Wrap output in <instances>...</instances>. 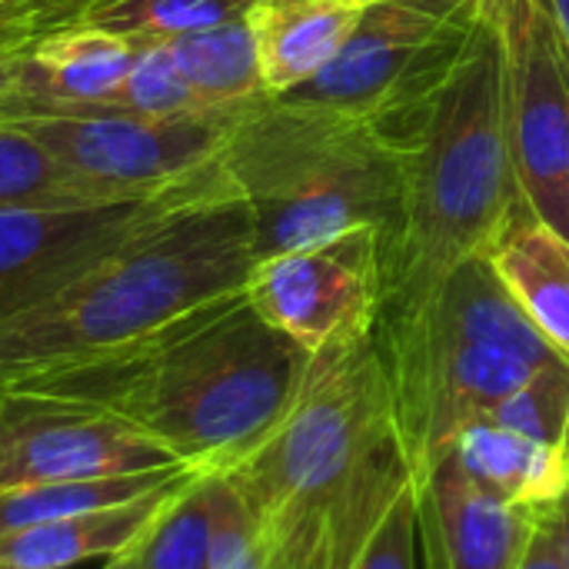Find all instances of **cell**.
<instances>
[{"instance_id": "d4e9b609", "label": "cell", "mask_w": 569, "mask_h": 569, "mask_svg": "<svg viewBox=\"0 0 569 569\" xmlns=\"http://www.w3.org/2000/svg\"><path fill=\"white\" fill-rule=\"evenodd\" d=\"M353 569H420V517H417V483H410L390 507L373 540L367 543Z\"/></svg>"}, {"instance_id": "7a4b0ae2", "label": "cell", "mask_w": 569, "mask_h": 569, "mask_svg": "<svg viewBox=\"0 0 569 569\" xmlns=\"http://www.w3.org/2000/svg\"><path fill=\"white\" fill-rule=\"evenodd\" d=\"M270 569H353L413 483L373 337L313 353L277 430L230 473Z\"/></svg>"}, {"instance_id": "d6a6232c", "label": "cell", "mask_w": 569, "mask_h": 569, "mask_svg": "<svg viewBox=\"0 0 569 569\" xmlns=\"http://www.w3.org/2000/svg\"><path fill=\"white\" fill-rule=\"evenodd\" d=\"M357 3H383V0H357ZM417 3H433V7H473L480 0H417Z\"/></svg>"}, {"instance_id": "6da1fadb", "label": "cell", "mask_w": 569, "mask_h": 569, "mask_svg": "<svg viewBox=\"0 0 569 569\" xmlns=\"http://www.w3.org/2000/svg\"><path fill=\"white\" fill-rule=\"evenodd\" d=\"M310 360L237 290L123 353L13 390L107 413L173 463L223 477L287 417Z\"/></svg>"}, {"instance_id": "f1b7e54d", "label": "cell", "mask_w": 569, "mask_h": 569, "mask_svg": "<svg viewBox=\"0 0 569 569\" xmlns=\"http://www.w3.org/2000/svg\"><path fill=\"white\" fill-rule=\"evenodd\" d=\"M553 523H557V540H560V557L569 569V493L553 507Z\"/></svg>"}, {"instance_id": "484cf974", "label": "cell", "mask_w": 569, "mask_h": 569, "mask_svg": "<svg viewBox=\"0 0 569 569\" xmlns=\"http://www.w3.org/2000/svg\"><path fill=\"white\" fill-rule=\"evenodd\" d=\"M53 30L60 27L40 0H0V57H20Z\"/></svg>"}, {"instance_id": "30bf717a", "label": "cell", "mask_w": 569, "mask_h": 569, "mask_svg": "<svg viewBox=\"0 0 569 569\" xmlns=\"http://www.w3.org/2000/svg\"><path fill=\"white\" fill-rule=\"evenodd\" d=\"M163 467L180 463L107 413L17 390L0 393V493Z\"/></svg>"}, {"instance_id": "8992f818", "label": "cell", "mask_w": 569, "mask_h": 569, "mask_svg": "<svg viewBox=\"0 0 569 569\" xmlns=\"http://www.w3.org/2000/svg\"><path fill=\"white\" fill-rule=\"evenodd\" d=\"M373 340L413 483L433 470L463 427L483 420L507 393L547 370L447 327L423 303L380 313Z\"/></svg>"}, {"instance_id": "cb8c5ba5", "label": "cell", "mask_w": 569, "mask_h": 569, "mask_svg": "<svg viewBox=\"0 0 569 569\" xmlns=\"http://www.w3.org/2000/svg\"><path fill=\"white\" fill-rule=\"evenodd\" d=\"M210 569H270L257 527L227 477H210Z\"/></svg>"}, {"instance_id": "3957f363", "label": "cell", "mask_w": 569, "mask_h": 569, "mask_svg": "<svg viewBox=\"0 0 569 569\" xmlns=\"http://www.w3.org/2000/svg\"><path fill=\"white\" fill-rule=\"evenodd\" d=\"M253 263L250 207L217 157L117 250L0 323V393L143 343L243 290Z\"/></svg>"}, {"instance_id": "836d02e7", "label": "cell", "mask_w": 569, "mask_h": 569, "mask_svg": "<svg viewBox=\"0 0 569 569\" xmlns=\"http://www.w3.org/2000/svg\"><path fill=\"white\" fill-rule=\"evenodd\" d=\"M13 107H17V93H10V97H0V123H3V120H10Z\"/></svg>"}, {"instance_id": "ac0fdd59", "label": "cell", "mask_w": 569, "mask_h": 569, "mask_svg": "<svg viewBox=\"0 0 569 569\" xmlns=\"http://www.w3.org/2000/svg\"><path fill=\"white\" fill-rule=\"evenodd\" d=\"M167 43L183 80L203 107H237L267 93L250 17L180 33Z\"/></svg>"}, {"instance_id": "52a82bcc", "label": "cell", "mask_w": 569, "mask_h": 569, "mask_svg": "<svg viewBox=\"0 0 569 569\" xmlns=\"http://www.w3.org/2000/svg\"><path fill=\"white\" fill-rule=\"evenodd\" d=\"M247 103L140 117L120 110L40 107L17 97L10 123L33 133L100 197L137 200L153 197L217 160Z\"/></svg>"}, {"instance_id": "277c9868", "label": "cell", "mask_w": 569, "mask_h": 569, "mask_svg": "<svg viewBox=\"0 0 569 569\" xmlns=\"http://www.w3.org/2000/svg\"><path fill=\"white\" fill-rule=\"evenodd\" d=\"M527 210L503 100V43L483 7L403 163V217L383 250V307L430 297L463 260L487 257Z\"/></svg>"}, {"instance_id": "4316f807", "label": "cell", "mask_w": 569, "mask_h": 569, "mask_svg": "<svg viewBox=\"0 0 569 569\" xmlns=\"http://www.w3.org/2000/svg\"><path fill=\"white\" fill-rule=\"evenodd\" d=\"M520 569H567L563 557H560V540H557V523H553V510L537 513L527 553Z\"/></svg>"}, {"instance_id": "603a6c76", "label": "cell", "mask_w": 569, "mask_h": 569, "mask_svg": "<svg viewBox=\"0 0 569 569\" xmlns=\"http://www.w3.org/2000/svg\"><path fill=\"white\" fill-rule=\"evenodd\" d=\"M483 420L523 433L569 453V363L537 370L523 387L507 393Z\"/></svg>"}, {"instance_id": "d6986e66", "label": "cell", "mask_w": 569, "mask_h": 569, "mask_svg": "<svg viewBox=\"0 0 569 569\" xmlns=\"http://www.w3.org/2000/svg\"><path fill=\"white\" fill-rule=\"evenodd\" d=\"M117 203L100 197L90 183L73 177L33 133L0 123V213L40 207H93Z\"/></svg>"}, {"instance_id": "44dd1931", "label": "cell", "mask_w": 569, "mask_h": 569, "mask_svg": "<svg viewBox=\"0 0 569 569\" xmlns=\"http://www.w3.org/2000/svg\"><path fill=\"white\" fill-rule=\"evenodd\" d=\"M133 569H210V473H197L143 533Z\"/></svg>"}, {"instance_id": "2e32d148", "label": "cell", "mask_w": 569, "mask_h": 569, "mask_svg": "<svg viewBox=\"0 0 569 569\" xmlns=\"http://www.w3.org/2000/svg\"><path fill=\"white\" fill-rule=\"evenodd\" d=\"M450 453L493 497L527 513H547L569 493L567 450L497 427L493 420L463 427L453 437Z\"/></svg>"}, {"instance_id": "5b68a950", "label": "cell", "mask_w": 569, "mask_h": 569, "mask_svg": "<svg viewBox=\"0 0 569 569\" xmlns=\"http://www.w3.org/2000/svg\"><path fill=\"white\" fill-rule=\"evenodd\" d=\"M253 217L257 260L373 227L383 250L403 217V153L363 113L253 97L220 153Z\"/></svg>"}, {"instance_id": "ba28073f", "label": "cell", "mask_w": 569, "mask_h": 569, "mask_svg": "<svg viewBox=\"0 0 569 569\" xmlns=\"http://www.w3.org/2000/svg\"><path fill=\"white\" fill-rule=\"evenodd\" d=\"M503 43L507 130L527 210L569 243V53L543 0H483Z\"/></svg>"}, {"instance_id": "e0dca14e", "label": "cell", "mask_w": 569, "mask_h": 569, "mask_svg": "<svg viewBox=\"0 0 569 569\" xmlns=\"http://www.w3.org/2000/svg\"><path fill=\"white\" fill-rule=\"evenodd\" d=\"M530 323L569 363V243L523 210L487 250Z\"/></svg>"}, {"instance_id": "4fadbf2b", "label": "cell", "mask_w": 569, "mask_h": 569, "mask_svg": "<svg viewBox=\"0 0 569 569\" xmlns=\"http://www.w3.org/2000/svg\"><path fill=\"white\" fill-rule=\"evenodd\" d=\"M133 60V40L100 27H63L17 57V97L40 107H113Z\"/></svg>"}, {"instance_id": "ffe728a7", "label": "cell", "mask_w": 569, "mask_h": 569, "mask_svg": "<svg viewBox=\"0 0 569 569\" xmlns=\"http://www.w3.org/2000/svg\"><path fill=\"white\" fill-rule=\"evenodd\" d=\"M257 0H90L77 17L83 27H100L127 40H170L233 17H247Z\"/></svg>"}, {"instance_id": "9a60e30c", "label": "cell", "mask_w": 569, "mask_h": 569, "mask_svg": "<svg viewBox=\"0 0 569 569\" xmlns=\"http://www.w3.org/2000/svg\"><path fill=\"white\" fill-rule=\"evenodd\" d=\"M360 13L357 0H257L247 17L267 93L280 97L313 80L343 50Z\"/></svg>"}, {"instance_id": "7402d4cb", "label": "cell", "mask_w": 569, "mask_h": 569, "mask_svg": "<svg viewBox=\"0 0 569 569\" xmlns=\"http://www.w3.org/2000/svg\"><path fill=\"white\" fill-rule=\"evenodd\" d=\"M120 113H140V117H170V113H190V110H213L197 100L190 83L183 80L170 43L157 37L133 40V60L127 70V80L113 100Z\"/></svg>"}, {"instance_id": "7c38bea8", "label": "cell", "mask_w": 569, "mask_h": 569, "mask_svg": "<svg viewBox=\"0 0 569 569\" xmlns=\"http://www.w3.org/2000/svg\"><path fill=\"white\" fill-rule=\"evenodd\" d=\"M423 569H520L537 513L503 503L447 450L417 480Z\"/></svg>"}, {"instance_id": "f546056e", "label": "cell", "mask_w": 569, "mask_h": 569, "mask_svg": "<svg viewBox=\"0 0 569 569\" xmlns=\"http://www.w3.org/2000/svg\"><path fill=\"white\" fill-rule=\"evenodd\" d=\"M543 7L550 10V17L557 23V33H560V40H563L569 53V0H543Z\"/></svg>"}, {"instance_id": "8fae6325", "label": "cell", "mask_w": 569, "mask_h": 569, "mask_svg": "<svg viewBox=\"0 0 569 569\" xmlns=\"http://www.w3.org/2000/svg\"><path fill=\"white\" fill-rule=\"evenodd\" d=\"M187 180L153 197L117 200V203L3 210L0 213V323L53 297L83 270H90L97 260H103L110 250H117L147 220H153L180 193Z\"/></svg>"}, {"instance_id": "9c48e42d", "label": "cell", "mask_w": 569, "mask_h": 569, "mask_svg": "<svg viewBox=\"0 0 569 569\" xmlns=\"http://www.w3.org/2000/svg\"><path fill=\"white\" fill-rule=\"evenodd\" d=\"M243 293L310 357L373 337L383 307V233L363 227L257 260Z\"/></svg>"}, {"instance_id": "5bb4252c", "label": "cell", "mask_w": 569, "mask_h": 569, "mask_svg": "<svg viewBox=\"0 0 569 569\" xmlns=\"http://www.w3.org/2000/svg\"><path fill=\"white\" fill-rule=\"evenodd\" d=\"M193 477L197 473H187L143 497L67 513L50 523L13 533L0 540V569H70L97 557L110 560L137 547Z\"/></svg>"}, {"instance_id": "1f68e13d", "label": "cell", "mask_w": 569, "mask_h": 569, "mask_svg": "<svg viewBox=\"0 0 569 569\" xmlns=\"http://www.w3.org/2000/svg\"><path fill=\"white\" fill-rule=\"evenodd\" d=\"M133 567H137V547H130V550H123V553H117V557L103 560V567L100 569H133Z\"/></svg>"}, {"instance_id": "4dcf8cb0", "label": "cell", "mask_w": 569, "mask_h": 569, "mask_svg": "<svg viewBox=\"0 0 569 569\" xmlns=\"http://www.w3.org/2000/svg\"><path fill=\"white\" fill-rule=\"evenodd\" d=\"M17 90V57H0V97Z\"/></svg>"}, {"instance_id": "83f0119b", "label": "cell", "mask_w": 569, "mask_h": 569, "mask_svg": "<svg viewBox=\"0 0 569 569\" xmlns=\"http://www.w3.org/2000/svg\"><path fill=\"white\" fill-rule=\"evenodd\" d=\"M40 3L53 13L57 27L63 30V27H73V23H77V17L87 10L90 0H40Z\"/></svg>"}]
</instances>
